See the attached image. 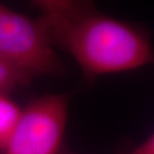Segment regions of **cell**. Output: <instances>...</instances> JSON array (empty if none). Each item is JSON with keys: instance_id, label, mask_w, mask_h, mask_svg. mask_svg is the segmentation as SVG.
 Wrapping results in <instances>:
<instances>
[{"instance_id": "6da1fadb", "label": "cell", "mask_w": 154, "mask_h": 154, "mask_svg": "<svg viewBox=\"0 0 154 154\" xmlns=\"http://www.w3.org/2000/svg\"><path fill=\"white\" fill-rule=\"evenodd\" d=\"M53 45L77 61L86 78L128 71L149 64L153 51L142 29L102 13L92 2L36 0Z\"/></svg>"}, {"instance_id": "7a4b0ae2", "label": "cell", "mask_w": 154, "mask_h": 154, "mask_svg": "<svg viewBox=\"0 0 154 154\" xmlns=\"http://www.w3.org/2000/svg\"><path fill=\"white\" fill-rule=\"evenodd\" d=\"M40 18L33 19L0 3V59L33 76L60 75L63 64Z\"/></svg>"}, {"instance_id": "3957f363", "label": "cell", "mask_w": 154, "mask_h": 154, "mask_svg": "<svg viewBox=\"0 0 154 154\" xmlns=\"http://www.w3.org/2000/svg\"><path fill=\"white\" fill-rule=\"evenodd\" d=\"M68 106L67 94H47L30 102L3 154H59Z\"/></svg>"}, {"instance_id": "277c9868", "label": "cell", "mask_w": 154, "mask_h": 154, "mask_svg": "<svg viewBox=\"0 0 154 154\" xmlns=\"http://www.w3.org/2000/svg\"><path fill=\"white\" fill-rule=\"evenodd\" d=\"M21 114L22 109L6 94L0 93V152L5 150Z\"/></svg>"}, {"instance_id": "5b68a950", "label": "cell", "mask_w": 154, "mask_h": 154, "mask_svg": "<svg viewBox=\"0 0 154 154\" xmlns=\"http://www.w3.org/2000/svg\"><path fill=\"white\" fill-rule=\"evenodd\" d=\"M30 73L0 59V93L6 94L12 89L26 85L31 81Z\"/></svg>"}, {"instance_id": "8992f818", "label": "cell", "mask_w": 154, "mask_h": 154, "mask_svg": "<svg viewBox=\"0 0 154 154\" xmlns=\"http://www.w3.org/2000/svg\"><path fill=\"white\" fill-rule=\"evenodd\" d=\"M128 154H154V137L153 134L144 140L142 143L132 149Z\"/></svg>"}, {"instance_id": "52a82bcc", "label": "cell", "mask_w": 154, "mask_h": 154, "mask_svg": "<svg viewBox=\"0 0 154 154\" xmlns=\"http://www.w3.org/2000/svg\"><path fill=\"white\" fill-rule=\"evenodd\" d=\"M59 154H78V153L73 152V151H71V150H70V149L67 148V147L63 146V147H62V149H61V151H60V153H59Z\"/></svg>"}]
</instances>
